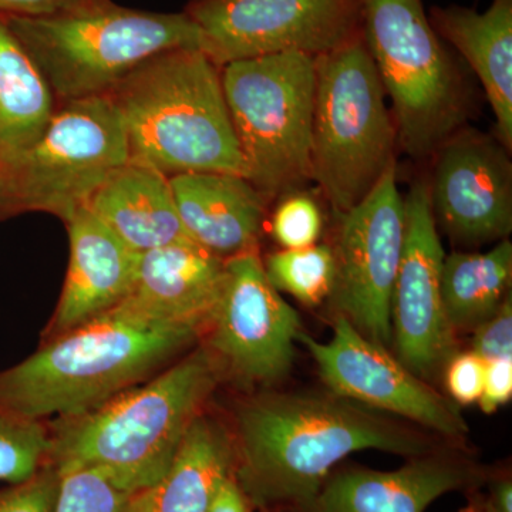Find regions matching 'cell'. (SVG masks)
<instances>
[{
    "label": "cell",
    "instance_id": "6da1fadb",
    "mask_svg": "<svg viewBox=\"0 0 512 512\" xmlns=\"http://www.w3.org/2000/svg\"><path fill=\"white\" fill-rule=\"evenodd\" d=\"M234 474L255 507H301L343 458L379 450L404 457L441 451L386 413L330 393L262 394L241 404L232 434Z\"/></svg>",
    "mask_w": 512,
    "mask_h": 512
},
{
    "label": "cell",
    "instance_id": "7a4b0ae2",
    "mask_svg": "<svg viewBox=\"0 0 512 512\" xmlns=\"http://www.w3.org/2000/svg\"><path fill=\"white\" fill-rule=\"evenodd\" d=\"M222 376L217 357L200 346L96 409L49 421L50 466L100 468L131 493L156 484Z\"/></svg>",
    "mask_w": 512,
    "mask_h": 512
},
{
    "label": "cell",
    "instance_id": "3957f363",
    "mask_svg": "<svg viewBox=\"0 0 512 512\" xmlns=\"http://www.w3.org/2000/svg\"><path fill=\"white\" fill-rule=\"evenodd\" d=\"M202 338L116 306L0 372V406L47 421L77 416L156 376Z\"/></svg>",
    "mask_w": 512,
    "mask_h": 512
},
{
    "label": "cell",
    "instance_id": "277c9868",
    "mask_svg": "<svg viewBox=\"0 0 512 512\" xmlns=\"http://www.w3.org/2000/svg\"><path fill=\"white\" fill-rule=\"evenodd\" d=\"M126 131L130 161L167 177L228 173L245 177L221 67L201 50L161 53L109 94Z\"/></svg>",
    "mask_w": 512,
    "mask_h": 512
},
{
    "label": "cell",
    "instance_id": "5b68a950",
    "mask_svg": "<svg viewBox=\"0 0 512 512\" xmlns=\"http://www.w3.org/2000/svg\"><path fill=\"white\" fill-rule=\"evenodd\" d=\"M2 19L57 103L107 96L140 64L161 53L202 49L200 29L187 13L143 12L110 0H87L56 15Z\"/></svg>",
    "mask_w": 512,
    "mask_h": 512
},
{
    "label": "cell",
    "instance_id": "8992f818",
    "mask_svg": "<svg viewBox=\"0 0 512 512\" xmlns=\"http://www.w3.org/2000/svg\"><path fill=\"white\" fill-rule=\"evenodd\" d=\"M397 130L362 32L316 57L311 180L340 217L396 163Z\"/></svg>",
    "mask_w": 512,
    "mask_h": 512
},
{
    "label": "cell",
    "instance_id": "52a82bcc",
    "mask_svg": "<svg viewBox=\"0 0 512 512\" xmlns=\"http://www.w3.org/2000/svg\"><path fill=\"white\" fill-rule=\"evenodd\" d=\"M362 35L392 100L397 143L414 160L433 157L466 127L470 101L421 0H362Z\"/></svg>",
    "mask_w": 512,
    "mask_h": 512
},
{
    "label": "cell",
    "instance_id": "ba28073f",
    "mask_svg": "<svg viewBox=\"0 0 512 512\" xmlns=\"http://www.w3.org/2000/svg\"><path fill=\"white\" fill-rule=\"evenodd\" d=\"M245 178L268 200L311 181L316 57L284 52L221 67Z\"/></svg>",
    "mask_w": 512,
    "mask_h": 512
},
{
    "label": "cell",
    "instance_id": "9c48e42d",
    "mask_svg": "<svg viewBox=\"0 0 512 512\" xmlns=\"http://www.w3.org/2000/svg\"><path fill=\"white\" fill-rule=\"evenodd\" d=\"M128 161L126 131L109 97L57 103L42 134L0 164V221L28 212L67 221Z\"/></svg>",
    "mask_w": 512,
    "mask_h": 512
},
{
    "label": "cell",
    "instance_id": "30bf717a",
    "mask_svg": "<svg viewBox=\"0 0 512 512\" xmlns=\"http://www.w3.org/2000/svg\"><path fill=\"white\" fill-rule=\"evenodd\" d=\"M185 13L220 67L274 53L318 57L362 32V0H194Z\"/></svg>",
    "mask_w": 512,
    "mask_h": 512
},
{
    "label": "cell",
    "instance_id": "8fae6325",
    "mask_svg": "<svg viewBox=\"0 0 512 512\" xmlns=\"http://www.w3.org/2000/svg\"><path fill=\"white\" fill-rule=\"evenodd\" d=\"M333 248L336 279L333 303L366 338L393 348L392 298L406 234L404 197L397 188L396 163L373 191L340 217Z\"/></svg>",
    "mask_w": 512,
    "mask_h": 512
},
{
    "label": "cell",
    "instance_id": "7c38bea8",
    "mask_svg": "<svg viewBox=\"0 0 512 512\" xmlns=\"http://www.w3.org/2000/svg\"><path fill=\"white\" fill-rule=\"evenodd\" d=\"M296 342L311 353L330 393L410 420L447 440L466 436V420L456 404L414 375L390 349L362 335L345 316H336L329 342H319L302 329Z\"/></svg>",
    "mask_w": 512,
    "mask_h": 512
},
{
    "label": "cell",
    "instance_id": "4fadbf2b",
    "mask_svg": "<svg viewBox=\"0 0 512 512\" xmlns=\"http://www.w3.org/2000/svg\"><path fill=\"white\" fill-rule=\"evenodd\" d=\"M299 330L298 312L266 278L258 251L228 259L205 345L224 375L247 384L279 382L291 370Z\"/></svg>",
    "mask_w": 512,
    "mask_h": 512
},
{
    "label": "cell",
    "instance_id": "5bb4252c",
    "mask_svg": "<svg viewBox=\"0 0 512 512\" xmlns=\"http://www.w3.org/2000/svg\"><path fill=\"white\" fill-rule=\"evenodd\" d=\"M404 208L406 234L392 298L393 348L407 369L429 382L453 356L456 333L441 298L446 254L431 211L427 181L412 185Z\"/></svg>",
    "mask_w": 512,
    "mask_h": 512
},
{
    "label": "cell",
    "instance_id": "9a60e30c",
    "mask_svg": "<svg viewBox=\"0 0 512 512\" xmlns=\"http://www.w3.org/2000/svg\"><path fill=\"white\" fill-rule=\"evenodd\" d=\"M510 151L494 136L463 127L439 148L429 183L437 227L458 244L504 241L512 231Z\"/></svg>",
    "mask_w": 512,
    "mask_h": 512
},
{
    "label": "cell",
    "instance_id": "2e32d148",
    "mask_svg": "<svg viewBox=\"0 0 512 512\" xmlns=\"http://www.w3.org/2000/svg\"><path fill=\"white\" fill-rule=\"evenodd\" d=\"M493 474L466 457L436 451L393 471H333L311 500L291 512H426L441 495L478 490Z\"/></svg>",
    "mask_w": 512,
    "mask_h": 512
},
{
    "label": "cell",
    "instance_id": "e0dca14e",
    "mask_svg": "<svg viewBox=\"0 0 512 512\" xmlns=\"http://www.w3.org/2000/svg\"><path fill=\"white\" fill-rule=\"evenodd\" d=\"M227 278V261L191 241L140 254L136 282L120 308L163 325L210 329Z\"/></svg>",
    "mask_w": 512,
    "mask_h": 512
},
{
    "label": "cell",
    "instance_id": "ac0fdd59",
    "mask_svg": "<svg viewBox=\"0 0 512 512\" xmlns=\"http://www.w3.org/2000/svg\"><path fill=\"white\" fill-rule=\"evenodd\" d=\"M64 224L69 232V268L43 340L116 308L136 282L140 254L128 248L89 208H80Z\"/></svg>",
    "mask_w": 512,
    "mask_h": 512
},
{
    "label": "cell",
    "instance_id": "d6986e66",
    "mask_svg": "<svg viewBox=\"0 0 512 512\" xmlns=\"http://www.w3.org/2000/svg\"><path fill=\"white\" fill-rule=\"evenodd\" d=\"M185 235L228 261L258 251L268 198L238 174L185 173L170 177Z\"/></svg>",
    "mask_w": 512,
    "mask_h": 512
},
{
    "label": "cell",
    "instance_id": "ffe728a7",
    "mask_svg": "<svg viewBox=\"0 0 512 512\" xmlns=\"http://www.w3.org/2000/svg\"><path fill=\"white\" fill-rule=\"evenodd\" d=\"M431 26L456 47L483 84L495 119V138L512 148V0H493L484 13L431 10Z\"/></svg>",
    "mask_w": 512,
    "mask_h": 512
},
{
    "label": "cell",
    "instance_id": "44dd1931",
    "mask_svg": "<svg viewBox=\"0 0 512 512\" xmlns=\"http://www.w3.org/2000/svg\"><path fill=\"white\" fill-rule=\"evenodd\" d=\"M87 208L137 254L188 239L170 177L136 161L111 174Z\"/></svg>",
    "mask_w": 512,
    "mask_h": 512
},
{
    "label": "cell",
    "instance_id": "7402d4cb",
    "mask_svg": "<svg viewBox=\"0 0 512 512\" xmlns=\"http://www.w3.org/2000/svg\"><path fill=\"white\" fill-rule=\"evenodd\" d=\"M234 468L232 434L202 413L185 434L168 473L131 495L123 512H205Z\"/></svg>",
    "mask_w": 512,
    "mask_h": 512
},
{
    "label": "cell",
    "instance_id": "603a6c76",
    "mask_svg": "<svg viewBox=\"0 0 512 512\" xmlns=\"http://www.w3.org/2000/svg\"><path fill=\"white\" fill-rule=\"evenodd\" d=\"M56 107L45 77L0 16V164L42 134Z\"/></svg>",
    "mask_w": 512,
    "mask_h": 512
},
{
    "label": "cell",
    "instance_id": "cb8c5ba5",
    "mask_svg": "<svg viewBox=\"0 0 512 512\" xmlns=\"http://www.w3.org/2000/svg\"><path fill=\"white\" fill-rule=\"evenodd\" d=\"M512 244L498 242L491 251L453 252L444 256L441 298L451 329L473 332L497 312L510 295Z\"/></svg>",
    "mask_w": 512,
    "mask_h": 512
},
{
    "label": "cell",
    "instance_id": "d4e9b609",
    "mask_svg": "<svg viewBox=\"0 0 512 512\" xmlns=\"http://www.w3.org/2000/svg\"><path fill=\"white\" fill-rule=\"evenodd\" d=\"M264 268L276 291L289 293L303 305H320L335 288L336 259L330 245L275 252L266 258Z\"/></svg>",
    "mask_w": 512,
    "mask_h": 512
},
{
    "label": "cell",
    "instance_id": "484cf974",
    "mask_svg": "<svg viewBox=\"0 0 512 512\" xmlns=\"http://www.w3.org/2000/svg\"><path fill=\"white\" fill-rule=\"evenodd\" d=\"M49 421L0 406V488L25 483L50 466Z\"/></svg>",
    "mask_w": 512,
    "mask_h": 512
},
{
    "label": "cell",
    "instance_id": "4316f807",
    "mask_svg": "<svg viewBox=\"0 0 512 512\" xmlns=\"http://www.w3.org/2000/svg\"><path fill=\"white\" fill-rule=\"evenodd\" d=\"M57 473L59 490L53 512H123L134 494L100 468H72Z\"/></svg>",
    "mask_w": 512,
    "mask_h": 512
},
{
    "label": "cell",
    "instance_id": "83f0119b",
    "mask_svg": "<svg viewBox=\"0 0 512 512\" xmlns=\"http://www.w3.org/2000/svg\"><path fill=\"white\" fill-rule=\"evenodd\" d=\"M271 227L275 241L284 249L312 247L322 234V212L308 195H289L276 207Z\"/></svg>",
    "mask_w": 512,
    "mask_h": 512
},
{
    "label": "cell",
    "instance_id": "f1b7e54d",
    "mask_svg": "<svg viewBox=\"0 0 512 512\" xmlns=\"http://www.w3.org/2000/svg\"><path fill=\"white\" fill-rule=\"evenodd\" d=\"M59 480L49 466L25 483L0 488V512H53Z\"/></svg>",
    "mask_w": 512,
    "mask_h": 512
},
{
    "label": "cell",
    "instance_id": "f546056e",
    "mask_svg": "<svg viewBox=\"0 0 512 512\" xmlns=\"http://www.w3.org/2000/svg\"><path fill=\"white\" fill-rule=\"evenodd\" d=\"M471 352L485 362L512 357V298L510 295L501 303L491 318L473 330Z\"/></svg>",
    "mask_w": 512,
    "mask_h": 512
},
{
    "label": "cell",
    "instance_id": "4dcf8cb0",
    "mask_svg": "<svg viewBox=\"0 0 512 512\" xmlns=\"http://www.w3.org/2000/svg\"><path fill=\"white\" fill-rule=\"evenodd\" d=\"M487 362L474 352H463L450 357L446 365L448 392L457 403L473 404L483 394Z\"/></svg>",
    "mask_w": 512,
    "mask_h": 512
},
{
    "label": "cell",
    "instance_id": "1f68e13d",
    "mask_svg": "<svg viewBox=\"0 0 512 512\" xmlns=\"http://www.w3.org/2000/svg\"><path fill=\"white\" fill-rule=\"evenodd\" d=\"M512 397V357L493 360L487 363L483 394L480 403L484 413L497 412Z\"/></svg>",
    "mask_w": 512,
    "mask_h": 512
},
{
    "label": "cell",
    "instance_id": "d6a6232c",
    "mask_svg": "<svg viewBox=\"0 0 512 512\" xmlns=\"http://www.w3.org/2000/svg\"><path fill=\"white\" fill-rule=\"evenodd\" d=\"M87 0H0L2 16H50L76 8Z\"/></svg>",
    "mask_w": 512,
    "mask_h": 512
},
{
    "label": "cell",
    "instance_id": "836d02e7",
    "mask_svg": "<svg viewBox=\"0 0 512 512\" xmlns=\"http://www.w3.org/2000/svg\"><path fill=\"white\" fill-rule=\"evenodd\" d=\"M254 508L251 498L242 490L235 474H232L218 488L205 512H254Z\"/></svg>",
    "mask_w": 512,
    "mask_h": 512
},
{
    "label": "cell",
    "instance_id": "e575fe53",
    "mask_svg": "<svg viewBox=\"0 0 512 512\" xmlns=\"http://www.w3.org/2000/svg\"><path fill=\"white\" fill-rule=\"evenodd\" d=\"M490 483V494L487 495L488 501L497 512H512V481L511 477L498 476L488 480Z\"/></svg>",
    "mask_w": 512,
    "mask_h": 512
},
{
    "label": "cell",
    "instance_id": "d590c367",
    "mask_svg": "<svg viewBox=\"0 0 512 512\" xmlns=\"http://www.w3.org/2000/svg\"><path fill=\"white\" fill-rule=\"evenodd\" d=\"M470 493L468 504L458 512H497L485 495H481L477 490H471Z\"/></svg>",
    "mask_w": 512,
    "mask_h": 512
}]
</instances>
